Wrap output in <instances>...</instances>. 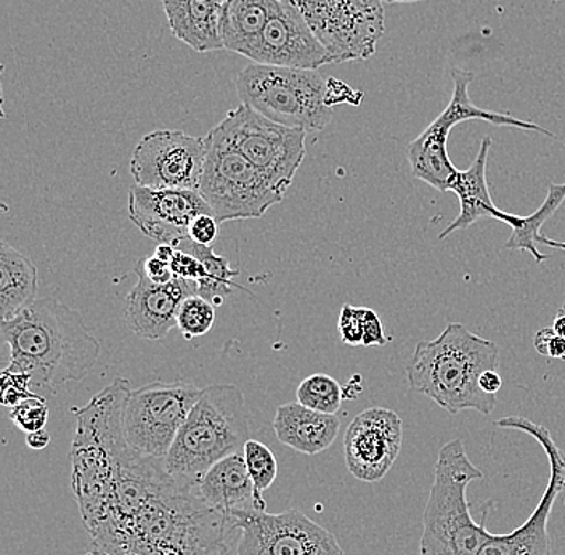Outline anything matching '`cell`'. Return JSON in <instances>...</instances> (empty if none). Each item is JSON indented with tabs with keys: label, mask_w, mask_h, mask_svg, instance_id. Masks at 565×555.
<instances>
[{
	"label": "cell",
	"mask_w": 565,
	"mask_h": 555,
	"mask_svg": "<svg viewBox=\"0 0 565 555\" xmlns=\"http://www.w3.org/2000/svg\"><path fill=\"white\" fill-rule=\"evenodd\" d=\"M137 285L126 297L124 321L129 331L145 341L161 342L177 328V313L186 297L194 295L192 282L174 278L154 285L136 270Z\"/></svg>",
	"instance_id": "ac0fdd59"
},
{
	"label": "cell",
	"mask_w": 565,
	"mask_h": 555,
	"mask_svg": "<svg viewBox=\"0 0 565 555\" xmlns=\"http://www.w3.org/2000/svg\"><path fill=\"white\" fill-rule=\"evenodd\" d=\"M533 348L540 355L547 359L564 360L565 362V339L561 338L553 328H543L533 338Z\"/></svg>",
	"instance_id": "836d02e7"
},
{
	"label": "cell",
	"mask_w": 565,
	"mask_h": 555,
	"mask_svg": "<svg viewBox=\"0 0 565 555\" xmlns=\"http://www.w3.org/2000/svg\"><path fill=\"white\" fill-rule=\"evenodd\" d=\"M218 126L239 153L278 189L288 191L306 159V130L270 121L243 104L232 109Z\"/></svg>",
	"instance_id": "8fae6325"
},
{
	"label": "cell",
	"mask_w": 565,
	"mask_h": 555,
	"mask_svg": "<svg viewBox=\"0 0 565 555\" xmlns=\"http://www.w3.org/2000/svg\"><path fill=\"white\" fill-rule=\"evenodd\" d=\"M127 198L130 222L141 235L174 247L189 238V226L198 215L214 214L198 190L136 185Z\"/></svg>",
	"instance_id": "2e32d148"
},
{
	"label": "cell",
	"mask_w": 565,
	"mask_h": 555,
	"mask_svg": "<svg viewBox=\"0 0 565 555\" xmlns=\"http://www.w3.org/2000/svg\"><path fill=\"white\" fill-rule=\"evenodd\" d=\"M479 385L486 394L497 395L498 391L503 387V380L497 370H487L486 373L480 374Z\"/></svg>",
	"instance_id": "74e56055"
},
{
	"label": "cell",
	"mask_w": 565,
	"mask_h": 555,
	"mask_svg": "<svg viewBox=\"0 0 565 555\" xmlns=\"http://www.w3.org/2000/svg\"><path fill=\"white\" fill-rule=\"evenodd\" d=\"M309 24L334 63L369 60L384 34L381 0H281Z\"/></svg>",
	"instance_id": "9c48e42d"
},
{
	"label": "cell",
	"mask_w": 565,
	"mask_h": 555,
	"mask_svg": "<svg viewBox=\"0 0 565 555\" xmlns=\"http://www.w3.org/2000/svg\"><path fill=\"white\" fill-rule=\"evenodd\" d=\"M296 397L300 405L313 412L335 415L341 409L344 391L339 382L328 374H312L300 382Z\"/></svg>",
	"instance_id": "484cf974"
},
{
	"label": "cell",
	"mask_w": 565,
	"mask_h": 555,
	"mask_svg": "<svg viewBox=\"0 0 565 555\" xmlns=\"http://www.w3.org/2000/svg\"><path fill=\"white\" fill-rule=\"evenodd\" d=\"M383 3H388V6H394V3H416L424 2V0H381Z\"/></svg>",
	"instance_id": "ab89813d"
},
{
	"label": "cell",
	"mask_w": 565,
	"mask_h": 555,
	"mask_svg": "<svg viewBox=\"0 0 565 555\" xmlns=\"http://www.w3.org/2000/svg\"><path fill=\"white\" fill-rule=\"evenodd\" d=\"M172 34L194 52L222 51V21L230 0H161Z\"/></svg>",
	"instance_id": "ffe728a7"
},
{
	"label": "cell",
	"mask_w": 565,
	"mask_h": 555,
	"mask_svg": "<svg viewBox=\"0 0 565 555\" xmlns=\"http://www.w3.org/2000/svg\"><path fill=\"white\" fill-rule=\"evenodd\" d=\"M201 497L218 511L232 515L236 511H267L263 493L256 490L239 451L212 466L196 482Z\"/></svg>",
	"instance_id": "d6986e66"
},
{
	"label": "cell",
	"mask_w": 565,
	"mask_h": 555,
	"mask_svg": "<svg viewBox=\"0 0 565 555\" xmlns=\"http://www.w3.org/2000/svg\"><path fill=\"white\" fill-rule=\"evenodd\" d=\"M341 429L335 415L313 412L299 402L286 403L277 409L274 430L278 440L302 455L316 456L334 444Z\"/></svg>",
	"instance_id": "44dd1931"
},
{
	"label": "cell",
	"mask_w": 565,
	"mask_h": 555,
	"mask_svg": "<svg viewBox=\"0 0 565 555\" xmlns=\"http://www.w3.org/2000/svg\"><path fill=\"white\" fill-rule=\"evenodd\" d=\"M339 334L348 345H363V307L345 303L339 314Z\"/></svg>",
	"instance_id": "1f68e13d"
},
{
	"label": "cell",
	"mask_w": 565,
	"mask_h": 555,
	"mask_svg": "<svg viewBox=\"0 0 565 555\" xmlns=\"http://www.w3.org/2000/svg\"><path fill=\"white\" fill-rule=\"evenodd\" d=\"M278 0H230L222 21L225 51L249 56Z\"/></svg>",
	"instance_id": "d4e9b609"
},
{
	"label": "cell",
	"mask_w": 565,
	"mask_h": 555,
	"mask_svg": "<svg viewBox=\"0 0 565 555\" xmlns=\"http://www.w3.org/2000/svg\"><path fill=\"white\" fill-rule=\"evenodd\" d=\"M204 139L206 161L198 191L221 224L264 217L285 200V191L236 150L221 126Z\"/></svg>",
	"instance_id": "52a82bcc"
},
{
	"label": "cell",
	"mask_w": 565,
	"mask_h": 555,
	"mask_svg": "<svg viewBox=\"0 0 565 555\" xmlns=\"http://www.w3.org/2000/svg\"><path fill=\"white\" fill-rule=\"evenodd\" d=\"M26 444L31 450H44L51 444V435L45 429L35 430V433L26 434Z\"/></svg>",
	"instance_id": "f35d334b"
},
{
	"label": "cell",
	"mask_w": 565,
	"mask_h": 555,
	"mask_svg": "<svg viewBox=\"0 0 565 555\" xmlns=\"http://www.w3.org/2000/svg\"><path fill=\"white\" fill-rule=\"evenodd\" d=\"M10 419L23 433L30 434L42 430L49 420L47 402L41 395H31V397L13 406L12 412H10Z\"/></svg>",
	"instance_id": "f1b7e54d"
},
{
	"label": "cell",
	"mask_w": 565,
	"mask_h": 555,
	"mask_svg": "<svg viewBox=\"0 0 565 555\" xmlns=\"http://www.w3.org/2000/svg\"><path fill=\"white\" fill-rule=\"evenodd\" d=\"M38 292V268L7 239L0 243V318L12 320L31 306Z\"/></svg>",
	"instance_id": "cb8c5ba5"
},
{
	"label": "cell",
	"mask_w": 565,
	"mask_h": 555,
	"mask_svg": "<svg viewBox=\"0 0 565 555\" xmlns=\"http://www.w3.org/2000/svg\"><path fill=\"white\" fill-rule=\"evenodd\" d=\"M402 440L404 424L397 413L381 406L360 413L344 437L349 472L360 482H380L397 461Z\"/></svg>",
	"instance_id": "9a60e30c"
},
{
	"label": "cell",
	"mask_w": 565,
	"mask_h": 555,
	"mask_svg": "<svg viewBox=\"0 0 565 555\" xmlns=\"http://www.w3.org/2000/svg\"><path fill=\"white\" fill-rule=\"evenodd\" d=\"M243 452H245L247 472L253 479L254 487L259 493H264L274 485L278 476V462L274 451L267 445L249 438Z\"/></svg>",
	"instance_id": "83f0119b"
},
{
	"label": "cell",
	"mask_w": 565,
	"mask_h": 555,
	"mask_svg": "<svg viewBox=\"0 0 565 555\" xmlns=\"http://www.w3.org/2000/svg\"><path fill=\"white\" fill-rule=\"evenodd\" d=\"M206 151L204 137L182 130H154L137 143L130 174L141 186L198 190Z\"/></svg>",
	"instance_id": "5bb4252c"
},
{
	"label": "cell",
	"mask_w": 565,
	"mask_h": 555,
	"mask_svg": "<svg viewBox=\"0 0 565 555\" xmlns=\"http://www.w3.org/2000/svg\"><path fill=\"white\" fill-rule=\"evenodd\" d=\"M494 426L527 434L542 445L550 459V482L527 522L508 535L490 536L479 555H553L547 523L557 497L565 490V452L557 447L545 426L533 423L527 417H503L494 420Z\"/></svg>",
	"instance_id": "4fadbf2b"
},
{
	"label": "cell",
	"mask_w": 565,
	"mask_h": 555,
	"mask_svg": "<svg viewBox=\"0 0 565 555\" xmlns=\"http://www.w3.org/2000/svg\"><path fill=\"white\" fill-rule=\"evenodd\" d=\"M388 339L384 334L383 323L374 310L363 307V345L371 348V345H386Z\"/></svg>",
	"instance_id": "d590c367"
},
{
	"label": "cell",
	"mask_w": 565,
	"mask_h": 555,
	"mask_svg": "<svg viewBox=\"0 0 565 555\" xmlns=\"http://www.w3.org/2000/svg\"><path fill=\"white\" fill-rule=\"evenodd\" d=\"M249 440L245 397L232 384L203 388L201 397L177 434L166 456L172 476L196 483L230 455L245 450Z\"/></svg>",
	"instance_id": "5b68a950"
},
{
	"label": "cell",
	"mask_w": 565,
	"mask_h": 555,
	"mask_svg": "<svg viewBox=\"0 0 565 555\" xmlns=\"http://www.w3.org/2000/svg\"><path fill=\"white\" fill-rule=\"evenodd\" d=\"M172 274L175 278L185 279V281L193 282L196 286V292L206 285L207 271L203 262L198 259L193 254L185 253V250L175 249L172 253L171 259Z\"/></svg>",
	"instance_id": "4dcf8cb0"
},
{
	"label": "cell",
	"mask_w": 565,
	"mask_h": 555,
	"mask_svg": "<svg viewBox=\"0 0 565 555\" xmlns=\"http://www.w3.org/2000/svg\"><path fill=\"white\" fill-rule=\"evenodd\" d=\"M500 349L461 323H450L439 338L422 341L406 363L409 391L426 395L450 415L475 409L489 416L497 395L480 388V374L497 370Z\"/></svg>",
	"instance_id": "3957f363"
},
{
	"label": "cell",
	"mask_w": 565,
	"mask_h": 555,
	"mask_svg": "<svg viewBox=\"0 0 565 555\" xmlns=\"http://www.w3.org/2000/svg\"><path fill=\"white\" fill-rule=\"evenodd\" d=\"M353 90L351 87L345 86L344 83L338 79H328V94L327 102L331 108H334V105L339 104H355V100H352Z\"/></svg>",
	"instance_id": "8d00e7d4"
},
{
	"label": "cell",
	"mask_w": 565,
	"mask_h": 555,
	"mask_svg": "<svg viewBox=\"0 0 565 555\" xmlns=\"http://www.w3.org/2000/svg\"><path fill=\"white\" fill-rule=\"evenodd\" d=\"M247 58L259 65L316 70L334 63L309 24L288 3L278 0L259 41Z\"/></svg>",
	"instance_id": "e0dca14e"
},
{
	"label": "cell",
	"mask_w": 565,
	"mask_h": 555,
	"mask_svg": "<svg viewBox=\"0 0 565 555\" xmlns=\"http://www.w3.org/2000/svg\"><path fill=\"white\" fill-rule=\"evenodd\" d=\"M201 392L185 382H154L130 392L122 417L129 447L147 458L166 459Z\"/></svg>",
	"instance_id": "30bf717a"
},
{
	"label": "cell",
	"mask_w": 565,
	"mask_h": 555,
	"mask_svg": "<svg viewBox=\"0 0 565 555\" xmlns=\"http://www.w3.org/2000/svg\"><path fill=\"white\" fill-rule=\"evenodd\" d=\"M10 365L30 374L34 387L56 388L79 382L94 370L102 345L83 317L66 303L42 297L0 324Z\"/></svg>",
	"instance_id": "7a4b0ae2"
},
{
	"label": "cell",
	"mask_w": 565,
	"mask_h": 555,
	"mask_svg": "<svg viewBox=\"0 0 565 555\" xmlns=\"http://www.w3.org/2000/svg\"><path fill=\"white\" fill-rule=\"evenodd\" d=\"M242 532L236 555H344L338 540L299 509L232 512Z\"/></svg>",
	"instance_id": "7c38bea8"
},
{
	"label": "cell",
	"mask_w": 565,
	"mask_h": 555,
	"mask_svg": "<svg viewBox=\"0 0 565 555\" xmlns=\"http://www.w3.org/2000/svg\"><path fill=\"white\" fill-rule=\"evenodd\" d=\"M31 376L18 367L9 365L2 373V403L7 408L12 409L18 403L23 402L31 395Z\"/></svg>",
	"instance_id": "f546056e"
},
{
	"label": "cell",
	"mask_w": 565,
	"mask_h": 555,
	"mask_svg": "<svg viewBox=\"0 0 565 555\" xmlns=\"http://www.w3.org/2000/svg\"><path fill=\"white\" fill-rule=\"evenodd\" d=\"M492 145L493 141L490 137H483L480 141L479 153H477L471 168L458 171L457 175L451 179L448 191H454L457 194L461 211H459L458 217L440 233L439 239H447L458 230L469 228L480 218H493L498 207L494 206L492 196H490L489 183H487V162H489Z\"/></svg>",
	"instance_id": "7402d4cb"
},
{
	"label": "cell",
	"mask_w": 565,
	"mask_h": 555,
	"mask_svg": "<svg viewBox=\"0 0 565 555\" xmlns=\"http://www.w3.org/2000/svg\"><path fill=\"white\" fill-rule=\"evenodd\" d=\"M136 270H140L154 285H166L175 278L169 262L159 259L157 254L137 262Z\"/></svg>",
	"instance_id": "e575fe53"
},
{
	"label": "cell",
	"mask_w": 565,
	"mask_h": 555,
	"mask_svg": "<svg viewBox=\"0 0 565 555\" xmlns=\"http://www.w3.org/2000/svg\"><path fill=\"white\" fill-rule=\"evenodd\" d=\"M243 105L286 127L321 132L333 119L328 81L316 70L250 63L236 79Z\"/></svg>",
	"instance_id": "8992f818"
},
{
	"label": "cell",
	"mask_w": 565,
	"mask_h": 555,
	"mask_svg": "<svg viewBox=\"0 0 565 555\" xmlns=\"http://www.w3.org/2000/svg\"><path fill=\"white\" fill-rule=\"evenodd\" d=\"M221 233V222L214 214H201L189 226V238L203 246H214Z\"/></svg>",
	"instance_id": "d6a6232c"
},
{
	"label": "cell",
	"mask_w": 565,
	"mask_h": 555,
	"mask_svg": "<svg viewBox=\"0 0 565 555\" xmlns=\"http://www.w3.org/2000/svg\"><path fill=\"white\" fill-rule=\"evenodd\" d=\"M71 485L92 555H236L242 532L212 508L196 483L164 459L132 450L122 413L95 408L76 420Z\"/></svg>",
	"instance_id": "6da1fadb"
},
{
	"label": "cell",
	"mask_w": 565,
	"mask_h": 555,
	"mask_svg": "<svg viewBox=\"0 0 565 555\" xmlns=\"http://www.w3.org/2000/svg\"><path fill=\"white\" fill-rule=\"evenodd\" d=\"M454 79V94L450 104L441 111L426 130L408 145L406 158L409 169L415 179L423 180L433 189L441 191L450 190V182L459 169L455 168L448 157L447 143L451 129L458 124L480 119L492 124V126L515 127V129L533 130L543 136L556 139V134L543 129L535 122L522 121L508 113L489 111V109L477 108L469 97V86L475 81V73L459 68L451 70Z\"/></svg>",
	"instance_id": "ba28073f"
},
{
	"label": "cell",
	"mask_w": 565,
	"mask_h": 555,
	"mask_svg": "<svg viewBox=\"0 0 565 555\" xmlns=\"http://www.w3.org/2000/svg\"><path fill=\"white\" fill-rule=\"evenodd\" d=\"M214 321L215 306L201 295L186 297L177 313V328L186 341L206 335L214 327Z\"/></svg>",
	"instance_id": "4316f807"
},
{
	"label": "cell",
	"mask_w": 565,
	"mask_h": 555,
	"mask_svg": "<svg viewBox=\"0 0 565 555\" xmlns=\"http://www.w3.org/2000/svg\"><path fill=\"white\" fill-rule=\"evenodd\" d=\"M482 479V470L472 465L459 438L440 448L424 509L419 555H479L492 533L487 532L486 519L480 523L472 519L468 487Z\"/></svg>",
	"instance_id": "277c9868"
},
{
	"label": "cell",
	"mask_w": 565,
	"mask_h": 555,
	"mask_svg": "<svg viewBox=\"0 0 565 555\" xmlns=\"http://www.w3.org/2000/svg\"><path fill=\"white\" fill-rule=\"evenodd\" d=\"M564 200L565 183H563V185L551 183V185L547 186V194L542 206L536 209L533 214L527 215V217L508 214V212L497 209V212H494L493 215V221L504 222V224L511 226L512 230L510 238L504 243V247L511 250H524V253L532 254L536 264H543V262L550 259V256L540 253L536 244H545L547 247L564 250L565 253V243L553 242V239L546 238V236L542 235V232H540V228H542L547 218L553 217V215L556 214L557 209L563 206Z\"/></svg>",
	"instance_id": "603a6c76"
}]
</instances>
